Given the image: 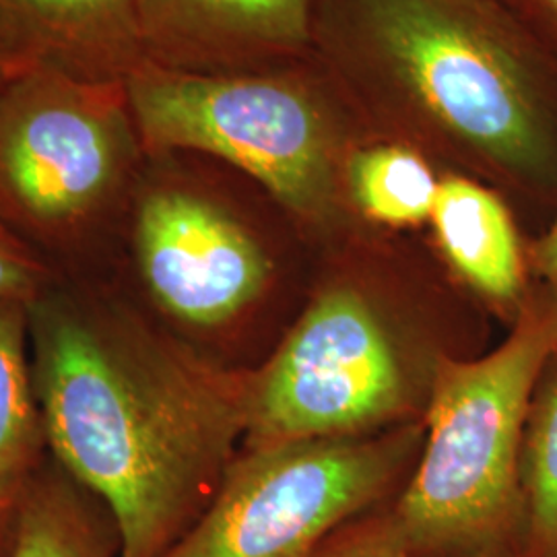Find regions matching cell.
Segmentation results:
<instances>
[{"mask_svg":"<svg viewBox=\"0 0 557 557\" xmlns=\"http://www.w3.org/2000/svg\"><path fill=\"white\" fill-rule=\"evenodd\" d=\"M407 438L248 446L195 524L161 557H319L388 490Z\"/></svg>","mask_w":557,"mask_h":557,"instance_id":"6","label":"cell"},{"mask_svg":"<svg viewBox=\"0 0 557 557\" xmlns=\"http://www.w3.org/2000/svg\"><path fill=\"white\" fill-rule=\"evenodd\" d=\"M27 479L0 478V557H7Z\"/></svg>","mask_w":557,"mask_h":557,"instance_id":"19","label":"cell"},{"mask_svg":"<svg viewBox=\"0 0 557 557\" xmlns=\"http://www.w3.org/2000/svg\"><path fill=\"white\" fill-rule=\"evenodd\" d=\"M504 2H508V4H510V7H512V0H504ZM512 9H515V7H512Z\"/></svg>","mask_w":557,"mask_h":557,"instance_id":"22","label":"cell"},{"mask_svg":"<svg viewBox=\"0 0 557 557\" xmlns=\"http://www.w3.org/2000/svg\"><path fill=\"white\" fill-rule=\"evenodd\" d=\"M405 400V370L379 312L358 287L331 285L246 376V438H351L395 418Z\"/></svg>","mask_w":557,"mask_h":557,"instance_id":"7","label":"cell"},{"mask_svg":"<svg viewBox=\"0 0 557 557\" xmlns=\"http://www.w3.org/2000/svg\"><path fill=\"white\" fill-rule=\"evenodd\" d=\"M48 278L40 252L0 220V301L32 304L46 292Z\"/></svg>","mask_w":557,"mask_h":557,"instance_id":"16","label":"cell"},{"mask_svg":"<svg viewBox=\"0 0 557 557\" xmlns=\"http://www.w3.org/2000/svg\"><path fill=\"white\" fill-rule=\"evenodd\" d=\"M312 54L374 137L556 186L557 54L508 2L314 0Z\"/></svg>","mask_w":557,"mask_h":557,"instance_id":"2","label":"cell"},{"mask_svg":"<svg viewBox=\"0 0 557 557\" xmlns=\"http://www.w3.org/2000/svg\"><path fill=\"white\" fill-rule=\"evenodd\" d=\"M46 444L116 529L119 557H161L202 515L246 436V376L133 314L44 292L29 304Z\"/></svg>","mask_w":557,"mask_h":557,"instance_id":"1","label":"cell"},{"mask_svg":"<svg viewBox=\"0 0 557 557\" xmlns=\"http://www.w3.org/2000/svg\"><path fill=\"white\" fill-rule=\"evenodd\" d=\"M512 7L557 54V0H512Z\"/></svg>","mask_w":557,"mask_h":557,"instance_id":"18","label":"cell"},{"mask_svg":"<svg viewBox=\"0 0 557 557\" xmlns=\"http://www.w3.org/2000/svg\"><path fill=\"white\" fill-rule=\"evenodd\" d=\"M7 557H119L75 490L27 479Z\"/></svg>","mask_w":557,"mask_h":557,"instance_id":"14","label":"cell"},{"mask_svg":"<svg viewBox=\"0 0 557 557\" xmlns=\"http://www.w3.org/2000/svg\"><path fill=\"white\" fill-rule=\"evenodd\" d=\"M44 444L32 368L29 304L0 301V478H32Z\"/></svg>","mask_w":557,"mask_h":557,"instance_id":"13","label":"cell"},{"mask_svg":"<svg viewBox=\"0 0 557 557\" xmlns=\"http://www.w3.org/2000/svg\"><path fill=\"white\" fill-rule=\"evenodd\" d=\"M520 483L533 557H557V363L531 405Z\"/></svg>","mask_w":557,"mask_h":557,"instance_id":"15","label":"cell"},{"mask_svg":"<svg viewBox=\"0 0 557 557\" xmlns=\"http://www.w3.org/2000/svg\"><path fill=\"white\" fill-rule=\"evenodd\" d=\"M438 186L430 158L398 140L368 139L345 165L349 209L370 223L393 230L430 221Z\"/></svg>","mask_w":557,"mask_h":557,"instance_id":"12","label":"cell"},{"mask_svg":"<svg viewBox=\"0 0 557 557\" xmlns=\"http://www.w3.org/2000/svg\"><path fill=\"white\" fill-rule=\"evenodd\" d=\"M128 255L163 312L220 326L269 287L275 262L259 227L184 158L147 153L124 223Z\"/></svg>","mask_w":557,"mask_h":557,"instance_id":"8","label":"cell"},{"mask_svg":"<svg viewBox=\"0 0 557 557\" xmlns=\"http://www.w3.org/2000/svg\"><path fill=\"white\" fill-rule=\"evenodd\" d=\"M319 557H423L409 552L398 541L386 522L379 529H370L366 533L349 537H333Z\"/></svg>","mask_w":557,"mask_h":557,"instance_id":"17","label":"cell"},{"mask_svg":"<svg viewBox=\"0 0 557 557\" xmlns=\"http://www.w3.org/2000/svg\"><path fill=\"white\" fill-rule=\"evenodd\" d=\"M7 77H4V73H2V71H0V91H2V87H4V85H7Z\"/></svg>","mask_w":557,"mask_h":557,"instance_id":"21","label":"cell"},{"mask_svg":"<svg viewBox=\"0 0 557 557\" xmlns=\"http://www.w3.org/2000/svg\"><path fill=\"white\" fill-rule=\"evenodd\" d=\"M126 91L149 156L221 161L310 230L331 232L345 220V165L374 135L314 54L234 73L145 60Z\"/></svg>","mask_w":557,"mask_h":557,"instance_id":"3","label":"cell"},{"mask_svg":"<svg viewBox=\"0 0 557 557\" xmlns=\"http://www.w3.org/2000/svg\"><path fill=\"white\" fill-rule=\"evenodd\" d=\"M557 354V299L522 312L492 354L442 359L418 471L391 533L423 557H498L524 518L520 457L539 380Z\"/></svg>","mask_w":557,"mask_h":557,"instance_id":"4","label":"cell"},{"mask_svg":"<svg viewBox=\"0 0 557 557\" xmlns=\"http://www.w3.org/2000/svg\"><path fill=\"white\" fill-rule=\"evenodd\" d=\"M314 0H137L149 62L186 73L252 71L312 54Z\"/></svg>","mask_w":557,"mask_h":557,"instance_id":"9","label":"cell"},{"mask_svg":"<svg viewBox=\"0 0 557 557\" xmlns=\"http://www.w3.org/2000/svg\"><path fill=\"white\" fill-rule=\"evenodd\" d=\"M145 160L126 83L29 73L0 91V220L29 246L126 223Z\"/></svg>","mask_w":557,"mask_h":557,"instance_id":"5","label":"cell"},{"mask_svg":"<svg viewBox=\"0 0 557 557\" xmlns=\"http://www.w3.org/2000/svg\"><path fill=\"white\" fill-rule=\"evenodd\" d=\"M533 259L537 264L539 273L547 278L557 299V218L547 230V234L535 244Z\"/></svg>","mask_w":557,"mask_h":557,"instance_id":"20","label":"cell"},{"mask_svg":"<svg viewBox=\"0 0 557 557\" xmlns=\"http://www.w3.org/2000/svg\"><path fill=\"white\" fill-rule=\"evenodd\" d=\"M145 60L137 0H0L7 79L57 73L126 83Z\"/></svg>","mask_w":557,"mask_h":557,"instance_id":"10","label":"cell"},{"mask_svg":"<svg viewBox=\"0 0 557 557\" xmlns=\"http://www.w3.org/2000/svg\"><path fill=\"white\" fill-rule=\"evenodd\" d=\"M430 223L448 264L479 294L502 304L524 289V252L517 223L496 190L478 180L440 178Z\"/></svg>","mask_w":557,"mask_h":557,"instance_id":"11","label":"cell"}]
</instances>
